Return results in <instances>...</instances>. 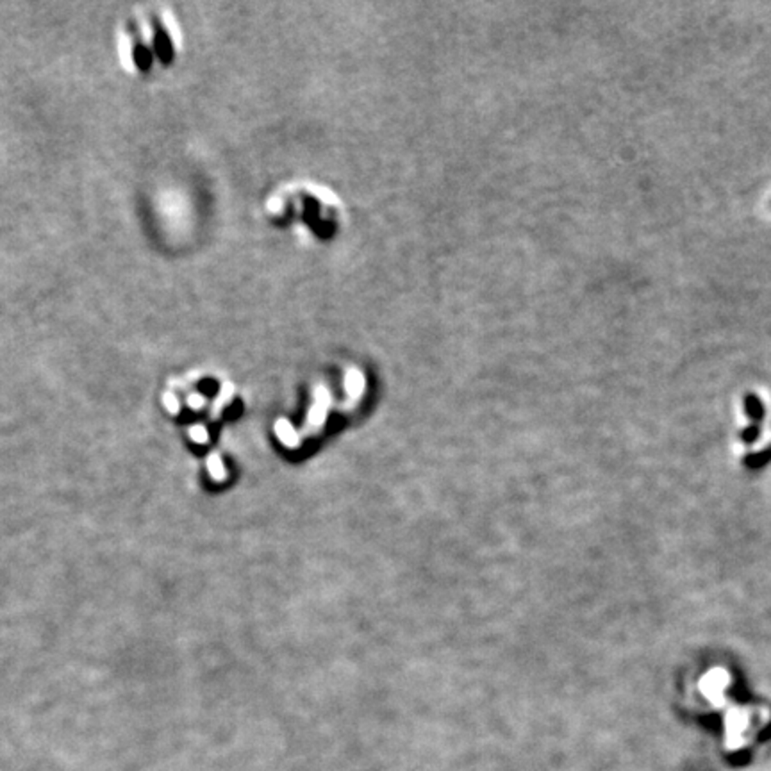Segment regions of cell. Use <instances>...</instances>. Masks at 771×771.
I'll return each instance as SVG.
<instances>
[{
    "label": "cell",
    "instance_id": "cell-1",
    "mask_svg": "<svg viewBox=\"0 0 771 771\" xmlns=\"http://www.w3.org/2000/svg\"><path fill=\"white\" fill-rule=\"evenodd\" d=\"M330 404V395L325 388H316L314 393V405L309 411V425L320 427L327 416V407Z\"/></svg>",
    "mask_w": 771,
    "mask_h": 771
},
{
    "label": "cell",
    "instance_id": "cell-2",
    "mask_svg": "<svg viewBox=\"0 0 771 771\" xmlns=\"http://www.w3.org/2000/svg\"><path fill=\"white\" fill-rule=\"evenodd\" d=\"M276 432L277 436H279L280 441L288 446V448H296V446L300 445V436H298V432L293 429V425L288 420H284V418L277 420Z\"/></svg>",
    "mask_w": 771,
    "mask_h": 771
},
{
    "label": "cell",
    "instance_id": "cell-3",
    "mask_svg": "<svg viewBox=\"0 0 771 771\" xmlns=\"http://www.w3.org/2000/svg\"><path fill=\"white\" fill-rule=\"evenodd\" d=\"M345 388H346V393H348L352 398H359V396L363 395V391H364L363 373H361L359 370L348 371V373H346V379H345Z\"/></svg>",
    "mask_w": 771,
    "mask_h": 771
},
{
    "label": "cell",
    "instance_id": "cell-4",
    "mask_svg": "<svg viewBox=\"0 0 771 771\" xmlns=\"http://www.w3.org/2000/svg\"><path fill=\"white\" fill-rule=\"evenodd\" d=\"M745 409H746V414L750 416V420L755 423H759V421L763 420L764 416V405L763 402H761V398H759L757 395H746L745 396Z\"/></svg>",
    "mask_w": 771,
    "mask_h": 771
},
{
    "label": "cell",
    "instance_id": "cell-5",
    "mask_svg": "<svg viewBox=\"0 0 771 771\" xmlns=\"http://www.w3.org/2000/svg\"><path fill=\"white\" fill-rule=\"evenodd\" d=\"M211 473H213V477H217V479H223V477H226V471H223V466H221L220 459H218L217 455H213V459H211Z\"/></svg>",
    "mask_w": 771,
    "mask_h": 771
},
{
    "label": "cell",
    "instance_id": "cell-6",
    "mask_svg": "<svg viewBox=\"0 0 771 771\" xmlns=\"http://www.w3.org/2000/svg\"><path fill=\"white\" fill-rule=\"evenodd\" d=\"M313 193H316V195L320 196L323 202H329V204H334V202H336V196H334V193L329 192L327 188H316V189H313Z\"/></svg>",
    "mask_w": 771,
    "mask_h": 771
}]
</instances>
